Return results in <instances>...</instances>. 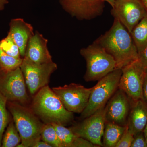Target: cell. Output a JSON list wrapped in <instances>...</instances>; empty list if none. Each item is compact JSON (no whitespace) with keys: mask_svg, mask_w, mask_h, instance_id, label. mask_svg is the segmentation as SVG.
I'll return each mask as SVG.
<instances>
[{"mask_svg":"<svg viewBox=\"0 0 147 147\" xmlns=\"http://www.w3.org/2000/svg\"><path fill=\"white\" fill-rule=\"evenodd\" d=\"M94 42L113 57L117 68H123L138 59L139 54L131 34L117 18H114L110 30Z\"/></svg>","mask_w":147,"mask_h":147,"instance_id":"6da1fadb","label":"cell"},{"mask_svg":"<svg viewBox=\"0 0 147 147\" xmlns=\"http://www.w3.org/2000/svg\"><path fill=\"white\" fill-rule=\"evenodd\" d=\"M31 109L44 123H58L65 126L73 121V113L65 108L48 85L34 95Z\"/></svg>","mask_w":147,"mask_h":147,"instance_id":"7a4b0ae2","label":"cell"},{"mask_svg":"<svg viewBox=\"0 0 147 147\" xmlns=\"http://www.w3.org/2000/svg\"><path fill=\"white\" fill-rule=\"evenodd\" d=\"M7 108L21 136V143L17 147H34L41 140V132L44 123L31 108L17 102L7 101Z\"/></svg>","mask_w":147,"mask_h":147,"instance_id":"3957f363","label":"cell"},{"mask_svg":"<svg viewBox=\"0 0 147 147\" xmlns=\"http://www.w3.org/2000/svg\"><path fill=\"white\" fill-rule=\"evenodd\" d=\"M80 53L86 62V71L84 76L86 82L98 81L117 68L113 57L94 42L82 48Z\"/></svg>","mask_w":147,"mask_h":147,"instance_id":"277c9868","label":"cell"},{"mask_svg":"<svg viewBox=\"0 0 147 147\" xmlns=\"http://www.w3.org/2000/svg\"><path fill=\"white\" fill-rule=\"evenodd\" d=\"M122 73L121 69L117 68L98 80L97 84L92 87L88 104L81 113L80 118L84 119L105 107L118 88Z\"/></svg>","mask_w":147,"mask_h":147,"instance_id":"5b68a950","label":"cell"},{"mask_svg":"<svg viewBox=\"0 0 147 147\" xmlns=\"http://www.w3.org/2000/svg\"><path fill=\"white\" fill-rule=\"evenodd\" d=\"M20 68L30 94L34 95L40 89L48 85L50 76L57 69L55 63H37L23 58Z\"/></svg>","mask_w":147,"mask_h":147,"instance_id":"8992f818","label":"cell"},{"mask_svg":"<svg viewBox=\"0 0 147 147\" xmlns=\"http://www.w3.org/2000/svg\"><path fill=\"white\" fill-rule=\"evenodd\" d=\"M121 69L118 88L127 95L131 102L144 100L143 88L146 68L137 59Z\"/></svg>","mask_w":147,"mask_h":147,"instance_id":"52a82bcc","label":"cell"},{"mask_svg":"<svg viewBox=\"0 0 147 147\" xmlns=\"http://www.w3.org/2000/svg\"><path fill=\"white\" fill-rule=\"evenodd\" d=\"M0 76V92L7 101L28 105L30 99L27 93L26 85L20 67L7 71Z\"/></svg>","mask_w":147,"mask_h":147,"instance_id":"ba28073f","label":"cell"},{"mask_svg":"<svg viewBox=\"0 0 147 147\" xmlns=\"http://www.w3.org/2000/svg\"><path fill=\"white\" fill-rule=\"evenodd\" d=\"M65 108L73 113H81L86 107L92 88L71 83L52 88Z\"/></svg>","mask_w":147,"mask_h":147,"instance_id":"9c48e42d","label":"cell"},{"mask_svg":"<svg viewBox=\"0 0 147 147\" xmlns=\"http://www.w3.org/2000/svg\"><path fill=\"white\" fill-rule=\"evenodd\" d=\"M111 13L131 33L147 11L141 0H115Z\"/></svg>","mask_w":147,"mask_h":147,"instance_id":"30bf717a","label":"cell"},{"mask_svg":"<svg viewBox=\"0 0 147 147\" xmlns=\"http://www.w3.org/2000/svg\"><path fill=\"white\" fill-rule=\"evenodd\" d=\"M105 107L69 128L77 137L86 139L98 147H103L101 139L105 128Z\"/></svg>","mask_w":147,"mask_h":147,"instance_id":"8fae6325","label":"cell"},{"mask_svg":"<svg viewBox=\"0 0 147 147\" xmlns=\"http://www.w3.org/2000/svg\"><path fill=\"white\" fill-rule=\"evenodd\" d=\"M103 0H60L62 7L72 17L81 21L90 20L102 15Z\"/></svg>","mask_w":147,"mask_h":147,"instance_id":"7c38bea8","label":"cell"},{"mask_svg":"<svg viewBox=\"0 0 147 147\" xmlns=\"http://www.w3.org/2000/svg\"><path fill=\"white\" fill-rule=\"evenodd\" d=\"M131 105L128 96L118 88L105 105V122L126 126Z\"/></svg>","mask_w":147,"mask_h":147,"instance_id":"4fadbf2b","label":"cell"},{"mask_svg":"<svg viewBox=\"0 0 147 147\" xmlns=\"http://www.w3.org/2000/svg\"><path fill=\"white\" fill-rule=\"evenodd\" d=\"M47 43V39L39 32H36L29 40L24 57L37 63L52 62V57Z\"/></svg>","mask_w":147,"mask_h":147,"instance_id":"5bb4252c","label":"cell"},{"mask_svg":"<svg viewBox=\"0 0 147 147\" xmlns=\"http://www.w3.org/2000/svg\"><path fill=\"white\" fill-rule=\"evenodd\" d=\"M34 34L32 26L23 18H14L10 21L8 34L18 46L21 57L25 56L29 40Z\"/></svg>","mask_w":147,"mask_h":147,"instance_id":"9a60e30c","label":"cell"},{"mask_svg":"<svg viewBox=\"0 0 147 147\" xmlns=\"http://www.w3.org/2000/svg\"><path fill=\"white\" fill-rule=\"evenodd\" d=\"M131 102L127 125L129 131L134 136L143 131L147 125V105L142 99Z\"/></svg>","mask_w":147,"mask_h":147,"instance_id":"2e32d148","label":"cell"},{"mask_svg":"<svg viewBox=\"0 0 147 147\" xmlns=\"http://www.w3.org/2000/svg\"><path fill=\"white\" fill-rule=\"evenodd\" d=\"M127 125L122 126L105 122L103 134V147H115L125 131Z\"/></svg>","mask_w":147,"mask_h":147,"instance_id":"e0dca14e","label":"cell"},{"mask_svg":"<svg viewBox=\"0 0 147 147\" xmlns=\"http://www.w3.org/2000/svg\"><path fill=\"white\" fill-rule=\"evenodd\" d=\"M130 34L139 54L147 46V14L134 27Z\"/></svg>","mask_w":147,"mask_h":147,"instance_id":"ac0fdd59","label":"cell"},{"mask_svg":"<svg viewBox=\"0 0 147 147\" xmlns=\"http://www.w3.org/2000/svg\"><path fill=\"white\" fill-rule=\"evenodd\" d=\"M21 142V136L16 128L14 122L13 121H11L3 135L1 147H17Z\"/></svg>","mask_w":147,"mask_h":147,"instance_id":"d6986e66","label":"cell"},{"mask_svg":"<svg viewBox=\"0 0 147 147\" xmlns=\"http://www.w3.org/2000/svg\"><path fill=\"white\" fill-rule=\"evenodd\" d=\"M41 140L52 147H63L55 128L51 123H44L41 132Z\"/></svg>","mask_w":147,"mask_h":147,"instance_id":"ffe728a7","label":"cell"},{"mask_svg":"<svg viewBox=\"0 0 147 147\" xmlns=\"http://www.w3.org/2000/svg\"><path fill=\"white\" fill-rule=\"evenodd\" d=\"M55 130L63 147H71L72 143L77 137L70 128H67L60 124L51 123Z\"/></svg>","mask_w":147,"mask_h":147,"instance_id":"44dd1931","label":"cell"},{"mask_svg":"<svg viewBox=\"0 0 147 147\" xmlns=\"http://www.w3.org/2000/svg\"><path fill=\"white\" fill-rule=\"evenodd\" d=\"M7 100L0 92V147L5 128L10 122V117L7 108Z\"/></svg>","mask_w":147,"mask_h":147,"instance_id":"7402d4cb","label":"cell"},{"mask_svg":"<svg viewBox=\"0 0 147 147\" xmlns=\"http://www.w3.org/2000/svg\"><path fill=\"white\" fill-rule=\"evenodd\" d=\"M23 58H16L8 55L0 48V66L4 71L20 67Z\"/></svg>","mask_w":147,"mask_h":147,"instance_id":"603a6c76","label":"cell"},{"mask_svg":"<svg viewBox=\"0 0 147 147\" xmlns=\"http://www.w3.org/2000/svg\"><path fill=\"white\" fill-rule=\"evenodd\" d=\"M0 48L11 57L18 59L22 58L18 46L9 35L0 41Z\"/></svg>","mask_w":147,"mask_h":147,"instance_id":"cb8c5ba5","label":"cell"},{"mask_svg":"<svg viewBox=\"0 0 147 147\" xmlns=\"http://www.w3.org/2000/svg\"><path fill=\"white\" fill-rule=\"evenodd\" d=\"M134 135L129 131L128 127L124 131L115 147H130L134 139Z\"/></svg>","mask_w":147,"mask_h":147,"instance_id":"d4e9b609","label":"cell"},{"mask_svg":"<svg viewBox=\"0 0 147 147\" xmlns=\"http://www.w3.org/2000/svg\"><path fill=\"white\" fill-rule=\"evenodd\" d=\"M131 147H147V144L143 131L134 135Z\"/></svg>","mask_w":147,"mask_h":147,"instance_id":"484cf974","label":"cell"},{"mask_svg":"<svg viewBox=\"0 0 147 147\" xmlns=\"http://www.w3.org/2000/svg\"><path fill=\"white\" fill-rule=\"evenodd\" d=\"M71 147H98L86 139L77 137L74 141Z\"/></svg>","mask_w":147,"mask_h":147,"instance_id":"4316f807","label":"cell"},{"mask_svg":"<svg viewBox=\"0 0 147 147\" xmlns=\"http://www.w3.org/2000/svg\"><path fill=\"white\" fill-rule=\"evenodd\" d=\"M138 59L143 66L147 69V46L142 53L139 54Z\"/></svg>","mask_w":147,"mask_h":147,"instance_id":"83f0119b","label":"cell"},{"mask_svg":"<svg viewBox=\"0 0 147 147\" xmlns=\"http://www.w3.org/2000/svg\"><path fill=\"white\" fill-rule=\"evenodd\" d=\"M143 95L144 101L147 105V69H146V74L143 85Z\"/></svg>","mask_w":147,"mask_h":147,"instance_id":"f1b7e54d","label":"cell"},{"mask_svg":"<svg viewBox=\"0 0 147 147\" xmlns=\"http://www.w3.org/2000/svg\"><path fill=\"white\" fill-rule=\"evenodd\" d=\"M34 147H52V146L42 140L38 141L35 144Z\"/></svg>","mask_w":147,"mask_h":147,"instance_id":"f546056e","label":"cell"},{"mask_svg":"<svg viewBox=\"0 0 147 147\" xmlns=\"http://www.w3.org/2000/svg\"><path fill=\"white\" fill-rule=\"evenodd\" d=\"M8 3L9 0H0V11L3 10L5 5Z\"/></svg>","mask_w":147,"mask_h":147,"instance_id":"4dcf8cb0","label":"cell"},{"mask_svg":"<svg viewBox=\"0 0 147 147\" xmlns=\"http://www.w3.org/2000/svg\"><path fill=\"white\" fill-rule=\"evenodd\" d=\"M103 1L108 3L111 5L112 7L114 6V4L115 1V0H103Z\"/></svg>","mask_w":147,"mask_h":147,"instance_id":"1f68e13d","label":"cell"},{"mask_svg":"<svg viewBox=\"0 0 147 147\" xmlns=\"http://www.w3.org/2000/svg\"><path fill=\"white\" fill-rule=\"evenodd\" d=\"M143 132H144V134L145 139H146V142L147 144V124L146 127H145Z\"/></svg>","mask_w":147,"mask_h":147,"instance_id":"d6a6232c","label":"cell"},{"mask_svg":"<svg viewBox=\"0 0 147 147\" xmlns=\"http://www.w3.org/2000/svg\"><path fill=\"white\" fill-rule=\"evenodd\" d=\"M147 11V0H141Z\"/></svg>","mask_w":147,"mask_h":147,"instance_id":"836d02e7","label":"cell"}]
</instances>
